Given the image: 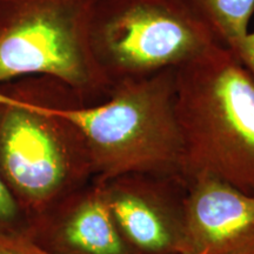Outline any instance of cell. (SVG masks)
I'll return each mask as SVG.
<instances>
[{"label":"cell","mask_w":254,"mask_h":254,"mask_svg":"<svg viewBox=\"0 0 254 254\" xmlns=\"http://www.w3.org/2000/svg\"><path fill=\"white\" fill-rule=\"evenodd\" d=\"M240 62L254 75V31L250 32L247 36L245 49H244Z\"/></svg>","instance_id":"cell-12"},{"label":"cell","mask_w":254,"mask_h":254,"mask_svg":"<svg viewBox=\"0 0 254 254\" xmlns=\"http://www.w3.org/2000/svg\"><path fill=\"white\" fill-rule=\"evenodd\" d=\"M27 236L51 254H136L117 227L103 183L94 178L32 219Z\"/></svg>","instance_id":"cell-8"},{"label":"cell","mask_w":254,"mask_h":254,"mask_svg":"<svg viewBox=\"0 0 254 254\" xmlns=\"http://www.w3.org/2000/svg\"><path fill=\"white\" fill-rule=\"evenodd\" d=\"M177 68L113 85L104 101H73L65 114L78 127L93 171L107 180L128 173L182 176Z\"/></svg>","instance_id":"cell-3"},{"label":"cell","mask_w":254,"mask_h":254,"mask_svg":"<svg viewBox=\"0 0 254 254\" xmlns=\"http://www.w3.org/2000/svg\"><path fill=\"white\" fill-rule=\"evenodd\" d=\"M217 45L177 0H99L92 18V55L111 88L178 68Z\"/></svg>","instance_id":"cell-5"},{"label":"cell","mask_w":254,"mask_h":254,"mask_svg":"<svg viewBox=\"0 0 254 254\" xmlns=\"http://www.w3.org/2000/svg\"><path fill=\"white\" fill-rule=\"evenodd\" d=\"M190 15L207 27L221 46L241 59L254 0H177Z\"/></svg>","instance_id":"cell-9"},{"label":"cell","mask_w":254,"mask_h":254,"mask_svg":"<svg viewBox=\"0 0 254 254\" xmlns=\"http://www.w3.org/2000/svg\"><path fill=\"white\" fill-rule=\"evenodd\" d=\"M238 254H254V250H250V251H245V252H241Z\"/></svg>","instance_id":"cell-13"},{"label":"cell","mask_w":254,"mask_h":254,"mask_svg":"<svg viewBox=\"0 0 254 254\" xmlns=\"http://www.w3.org/2000/svg\"><path fill=\"white\" fill-rule=\"evenodd\" d=\"M73 101L71 88L46 75L0 85V178L28 222L93 179L84 138L65 114Z\"/></svg>","instance_id":"cell-1"},{"label":"cell","mask_w":254,"mask_h":254,"mask_svg":"<svg viewBox=\"0 0 254 254\" xmlns=\"http://www.w3.org/2000/svg\"><path fill=\"white\" fill-rule=\"evenodd\" d=\"M28 221L0 178V236L27 234Z\"/></svg>","instance_id":"cell-10"},{"label":"cell","mask_w":254,"mask_h":254,"mask_svg":"<svg viewBox=\"0 0 254 254\" xmlns=\"http://www.w3.org/2000/svg\"><path fill=\"white\" fill-rule=\"evenodd\" d=\"M254 250V195L218 178L187 182L180 254H238Z\"/></svg>","instance_id":"cell-7"},{"label":"cell","mask_w":254,"mask_h":254,"mask_svg":"<svg viewBox=\"0 0 254 254\" xmlns=\"http://www.w3.org/2000/svg\"><path fill=\"white\" fill-rule=\"evenodd\" d=\"M117 227L136 254H180L187 182L128 173L100 180Z\"/></svg>","instance_id":"cell-6"},{"label":"cell","mask_w":254,"mask_h":254,"mask_svg":"<svg viewBox=\"0 0 254 254\" xmlns=\"http://www.w3.org/2000/svg\"><path fill=\"white\" fill-rule=\"evenodd\" d=\"M0 254H51L30 239L27 234L0 236Z\"/></svg>","instance_id":"cell-11"},{"label":"cell","mask_w":254,"mask_h":254,"mask_svg":"<svg viewBox=\"0 0 254 254\" xmlns=\"http://www.w3.org/2000/svg\"><path fill=\"white\" fill-rule=\"evenodd\" d=\"M99 0H0V85L32 75L55 78L84 105L111 86L94 62L91 24Z\"/></svg>","instance_id":"cell-4"},{"label":"cell","mask_w":254,"mask_h":254,"mask_svg":"<svg viewBox=\"0 0 254 254\" xmlns=\"http://www.w3.org/2000/svg\"><path fill=\"white\" fill-rule=\"evenodd\" d=\"M182 177L209 176L254 195V75L217 45L176 74Z\"/></svg>","instance_id":"cell-2"}]
</instances>
